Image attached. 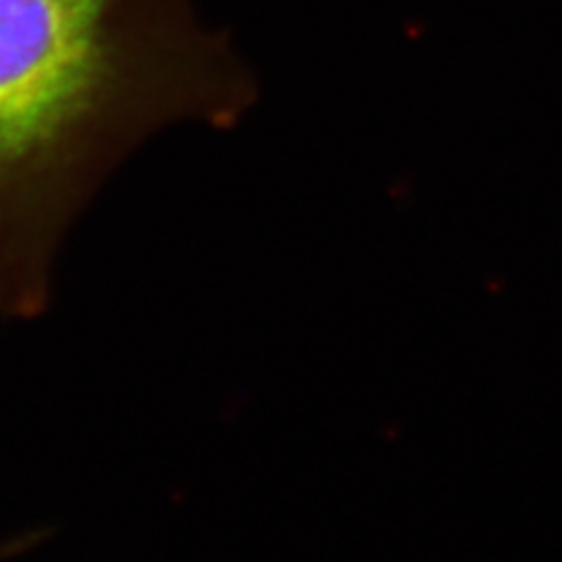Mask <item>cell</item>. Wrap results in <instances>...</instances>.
Returning a JSON list of instances; mask_svg holds the SVG:
<instances>
[{
	"label": "cell",
	"instance_id": "cell-1",
	"mask_svg": "<svg viewBox=\"0 0 562 562\" xmlns=\"http://www.w3.org/2000/svg\"><path fill=\"white\" fill-rule=\"evenodd\" d=\"M171 0H0V311L44 308L88 199L178 99Z\"/></svg>",
	"mask_w": 562,
	"mask_h": 562
},
{
	"label": "cell",
	"instance_id": "cell-2",
	"mask_svg": "<svg viewBox=\"0 0 562 562\" xmlns=\"http://www.w3.org/2000/svg\"><path fill=\"white\" fill-rule=\"evenodd\" d=\"M30 542H32V538H27V540H13V542L2 546V548H0V559H2V557L20 554L21 550H23L25 546H30Z\"/></svg>",
	"mask_w": 562,
	"mask_h": 562
}]
</instances>
